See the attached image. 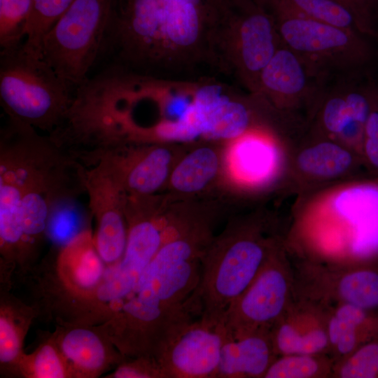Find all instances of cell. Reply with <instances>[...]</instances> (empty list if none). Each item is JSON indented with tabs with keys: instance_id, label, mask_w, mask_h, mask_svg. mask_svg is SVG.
<instances>
[{
	"instance_id": "cell-23",
	"label": "cell",
	"mask_w": 378,
	"mask_h": 378,
	"mask_svg": "<svg viewBox=\"0 0 378 378\" xmlns=\"http://www.w3.org/2000/svg\"><path fill=\"white\" fill-rule=\"evenodd\" d=\"M334 292L341 303L362 309L378 306V273L369 270L346 272L339 276Z\"/></svg>"
},
{
	"instance_id": "cell-16",
	"label": "cell",
	"mask_w": 378,
	"mask_h": 378,
	"mask_svg": "<svg viewBox=\"0 0 378 378\" xmlns=\"http://www.w3.org/2000/svg\"><path fill=\"white\" fill-rule=\"evenodd\" d=\"M221 167L222 150L210 144L199 146L179 158L166 188L177 196L197 194L216 179Z\"/></svg>"
},
{
	"instance_id": "cell-22",
	"label": "cell",
	"mask_w": 378,
	"mask_h": 378,
	"mask_svg": "<svg viewBox=\"0 0 378 378\" xmlns=\"http://www.w3.org/2000/svg\"><path fill=\"white\" fill-rule=\"evenodd\" d=\"M64 356L77 368L88 372L99 370L106 359L105 349L93 332L77 328L67 332L61 342Z\"/></svg>"
},
{
	"instance_id": "cell-30",
	"label": "cell",
	"mask_w": 378,
	"mask_h": 378,
	"mask_svg": "<svg viewBox=\"0 0 378 378\" xmlns=\"http://www.w3.org/2000/svg\"><path fill=\"white\" fill-rule=\"evenodd\" d=\"M353 16L358 30L378 42L375 0H333Z\"/></svg>"
},
{
	"instance_id": "cell-14",
	"label": "cell",
	"mask_w": 378,
	"mask_h": 378,
	"mask_svg": "<svg viewBox=\"0 0 378 378\" xmlns=\"http://www.w3.org/2000/svg\"><path fill=\"white\" fill-rule=\"evenodd\" d=\"M314 76L302 59L283 43L262 71L257 95L281 114L306 121L321 92ZM307 122V121H306Z\"/></svg>"
},
{
	"instance_id": "cell-7",
	"label": "cell",
	"mask_w": 378,
	"mask_h": 378,
	"mask_svg": "<svg viewBox=\"0 0 378 378\" xmlns=\"http://www.w3.org/2000/svg\"><path fill=\"white\" fill-rule=\"evenodd\" d=\"M284 154L283 193L290 196L370 177L357 151L308 125L284 142Z\"/></svg>"
},
{
	"instance_id": "cell-4",
	"label": "cell",
	"mask_w": 378,
	"mask_h": 378,
	"mask_svg": "<svg viewBox=\"0 0 378 378\" xmlns=\"http://www.w3.org/2000/svg\"><path fill=\"white\" fill-rule=\"evenodd\" d=\"M262 6L272 15L282 43L318 79L331 72L348 74L374 70L378 49L374 39L356 29L314 20L280 7Z\"/></svg>"
},
{
	"instance_id": "cell-11",
	"label": "cell",
	"mask_w": 378,
	"mask_h": 378,
	"mask_svg": "<svg viewBox=\"0 0 378 378\" xmlns=\"http://www.w3.org/2000/svg\"><path fill=\"white\" fill-rule=\"evenodd\" d=\"M226 143L222 150L221 172L231 182L248 192H283L284 141L279 134L266 129H253Z\"/></svg>"
},
{
	"instance_id": "cell-9",
	"label": "cell",
	"mask_w": 378,
	"mask_h": 378,
	"mask_svg": "<svg viewBox=\"0 0 378 378\" xmlns=\"http://www.w3.org/2000/svg\"><path fill=\"white\" fill-rule=\"evenodd\" d=\"M377 92L374 70L349 74L333 88L321 91L308 115L307 125L360 154L365 125Z\"/></svg>"
},
{
	"instance_id": "cell-26",
	"label": "cell",
	"mask_w": 378,
	"mask_h": 378,
	"mask_svg": "<svg viewBox=\"0 0 378 378\" xmlns=\"http://www.w3.org/2000/svg\"><path fill=\"white\" fill-rule=\"evenodd\" d=\"M33 0H0L1 49L14 47L24 40Z\"/></svg>"
},
{
	"instance_id": "cell-12",
	"label": "cell",
	"mask_w": 378,
	"mask_h": 378,
	"mask_svg": "<svg viewBox=\"0 0 378 378\" xmlns=\"http://www.w3.org/2000/svg\"><path fill=\"white\" fill-rule=\"evenodd\" d=\"M96 160L111 171L127 195H153L165 188L181 153L169 143L153 142L127 148L120 142L99 147Z\"/></svg>"
},
{
	"instance_id": "cell-32",
	"label": "cell",
	"mask_w": 378,
	"mask_h": 378,
	"mask_svg": "<svg viewBox=\"0 0 378 378\" xmlns=\"http://www.w3.org/2000/svg\"><path fill=\"white\" fill-rule=\"evenodd\" d=\"M118 378H167L161 365L153 356H144L137 360L120 366L115 373Z\"/></svg>"
},
{
	"instance_id": "cell-34",
	"label": "cell",
	"mask_w": 378,
	"mask_h": 378,
	"mask_svg": "<svg viewBox=\"0 0 378 378\" xmlns=\"http://www.w3.org/2000/svg\"><path fill=\"white\" fill-rule=\"evenodd\" d=\"M375 8H376V21L377 26L378 29V0H375Z\"/></svg>"
},
{
	"instance_id": "cell-3",
	"label": "cell",
	"mask_w": 378,
	"mask_h": 378,
	"mask_svg": "<svg viewBox=\"0 0 378 378\" xmlns=\"http://www.w3.org/2000/svg\"><path fill=\"white\" fill-rule=\"evenodd\" d=\"M73 90L24 41L1 49L0 101L8 118L52 133L68 114Z\"/></svg>"
},
{
	"instance_id": "cell-5",
	"label": "cell",
	"mask_w": 378,
	"mask_h": 378,
	"mask_svg": "<svg viewBox=\"0 0 378 378\" xmlns=\"http://www.w3.org/2000/svg\"><path fill=\"white\" fill-rule=\"evenodd\" d=\"M272 15L256 0H228L216 48L223 73L256 94L260 74L281 45Z\"/></svg>"
},
{
	"instance_id": "cell-29",
	"label": "cell",
	"mask_w": 378,
	"mask_h": 378,
	"mask_svg": "<svg viewBox=\"0 0 378 378\" xmlns=\"http://www.w3.org/2000/svg\"><path fill=\"white\" fill-rule=\"evenodd\" d=\"M360 154L370 176L378 178V92L365 125Z\"/></svg>"
},
{
	"instance_id": "cell-6",
	"label": "cell",
	"mask_w": 378,
	"mask_h": 378,
	"mask_svg": "<svg viewBox=\"0 0 378 378\" xmlns=\"http://www.w3.org/2000/svg\"><path fill=\"white\" fill-rule=\"evenodd\" d=\"M114 2L74 0L43 39V58L75 90L102 55Z\"/></svg>"
},
{
	"instance_id": "cell-13",
	"label": "cell",
	"mask_w": 378,
	"mask_h": 378,
	"mask_svg": "<svg viewBox=\"0 0 378 378\" xmlns=\"http://www.w3.org/2000/svg\"><path fill=\"white\" fill-rule=\"evenodd\" d=\"M226 337L224 323L200 318L182 326L154 357L167 378H216Z\"/></svg>"
},
{
	"instance_id": "cell-2",
	"label": "cell",
	"mask_w": 378,
	"mask_h": 378,
	"mask_svg": "<svg viewBox=\"0 0 378 378\" xmlns=\"http://www.w3.org/2000/svg\"><path fill=\"white\" fill-rule=\"evenodd\" d=\"M271 223L261 213L250 214L230 222L219 236L212 238L202 257L195 294L201 318L224 323L229 306L283 246L276 234H270Z\"/></svg>"
},
{
	"instance_id": "cell-28",
	"label": "cell",
	"mask_w": 378,
	"mask_h": 378,
	"mask_svg": "<svg viewBox=\"0 0 378 378\" xmlns=\"http://www.w3.org/2000/svg\"><path fill=\"white\" fill-rule=\"evenodd\" d=\"M103 262L96 248H84L73 265L72 277L76 286L83 289L96 286L104 275Z\"/></svg>"
},
{
	"instance_id": "cell-20",
	"label": "cell",
	"mask_w": 378,
	"mask_h": 378,
	"mask_svg": "<svg viewBox=\"0 0 378 378\" xmlns=\"http://www.w3.org/2000/svg\"><path fill=\"white\" fill-rule=\"evenodd\" d=\"M256 1L262 5L280 7L314 20L340 27L358 30L351 14L333 0Z\"/></svg>"
},
{
	"instance_id": "cell-24",
	"label": "cell",
	"mask_w": 378,
	"mask_h": 378,
	"mask_svg": "<svg viewBox=\"0 0 378 378\" xmlns=\"http://www.w3.org/2000/svg\"><path fill=\"white\" fill-rule=\"evenodd\" d=\"M74 0H33L24 40V46L41 55L45 35L69 7Z\"/></svg>"
},
{
	"instance_id": "cell-27",
	"label": "cell",
	"mask_w": 378,
	"mask_h": 378,
	"mask_svg": "<svg viewBox=\"0 0 378 378\" xmlns=\"http://www.w3.org/2000/svg\"><path fill=\"white\" fill-rule=\"evenodd\" d=\"M333 374L340 378H372L378 375V344H369L338 361Z\"/></svg>"
},
{
	"instance_id": "cell-15",
	"label": "cell",
	"mask_w": 378,
	"mask_h": 378,
	"mask_svg": "<svg viewBox=\"0 0 378 378\" xmlns=\"http://www.w3.org/2000/svg\"><path fill=\"white\" fill-rule=\"evenodd\" d=\"M270 330H258L237 337L227 336L216 378H264L277 358Z\"/></svg>"
},
{
	"instance_id": "cell-33",
	"label": "cell",
	"mask_w": 378,
	"mask_h": 378,
	"mask_svg": "<svg viewBox=\"0 0 378 378\" xmlns=\"http://www.w3.org/2000/svg\"><path fill=\"white\" fill-rule=\"evenodd\" d=\"M20 337L13 323L5 316L0 318V360L6 363L14 360L20 353Z\"/></svg>"
},
{
	"instance_id": "cell-18",
	"label": "cell",
	"mask_w": 378,
	"mask_h": 378,
	"mask_svg": "<svg viewBox=\"0 0 378 378\" xmlns=\"http://www.w3.org/2000/svg\"><path fill=\"white\" fill-rule=\"evenodd\" d=\"M78 189L84 187H69L55 196L51 202L46 231L57 244L66 245L74 241L85 225L88 214L76 199Z\"/></svg>"
},
{
	"instance_id": "cell-17",
	"label": "cell",
	"mask_w": 378,
	"mask_h": 378,
	"mask_svg": "<svg viewBox=\"0 0 378 378\" xmlns=\"http://www.w3.org/2000/svg\"><path fill=\"white\" fill-rule=\"evenodd\" d=\"M270 337L276 356L318 354L329 348L326 326L301 325L286 314L272 326Z\"/></svg>"
},
{
	"instance_id": "cell-8",
	"label": "cell",
	"mask_w": 378,
	"mask_h": 378,
	"mask_svg": "<svg viewBox=\"0 0 378 378\" xmlns=\"http://www.w3.org/2000/svg\"><path fill=\"white\" fill-rule=\"evenodd\" d=\"M165 201L157 195H127L125 214L128 226L124 255L98 288L100 300L117 302L134 288L141 274L166 238L173 217Z\"/></svg>"
},
{
	"instance_id": "cell-31",
	"label": "cell",
	"mask_w": 378,
	"mask_h": 378,
	"mask_svg": "<svg viewBox=\"0 0 378 378\" xmlns=\"http://www.w3.org/2000/svg\"><path fill=\"white\" fill-rule=\"evenodd\" d=\"M32 372L38 378H61L66 374L62 360L50 344L37 351L32 362Z\"/></svg>"
},
{
	"instance_id": "cell-19",
	"label": "cell",
	"mask_w": 378,
	"mask_h": 378,
	"mask_svg": "<svg viewBox=\"0 0 378 378\" xmlns=\"http://www.w3.org/2000/svg\"><path fill=\"white\" fill-rule=\"evenodd\" d=\"M366 319L364 309L340 303L326 323L329 348L340 358L356 350L358 330Z\"/></svg>"
},
{
	"instance_id": "cell-1",
	"label": "cell",
	"mask_w": 378,
	"mask_h": 378,
	"mask_svg": "<svg viewBox=\"0 0 378 378\" xmlns=\"http://www.w3.org/2000/svg\"><path fill=\"white\" fill-rule=\"evenodd\" d=\"M228 0H115L102 55L144 75L190 80L223 72L216 49Z\"/></svg>"
},
{
	"instance_id": "cell-25",
	"label": "cell",
	"mask_w": 378,
	"mask_h": 378,
	"mask_svg": "<svg viewBox=\"0 0 378 378\" xmlns=\"http://www.w3.org/2000/svg\"><path fill=\"white\" fill-rule=\"evenodd\" d=\"M318 354H290L276 358L264 378L324 377L333 371L334 365Z\"/></svg>"
},
{
	"instance_id": "cell-21",
	"label": "cell",
	"mask_w": 378,
	"mask_h": 378,
	"mask_svg": "<svg viewBox=\"0 0 378 378\" xmlns=\"http://www.w3.org/2000/svg\"><path fill=\"white\" fill-rule=\"evenodd\" d=\"M21 193L9 172L0 167V235L1 246L23 239L20 222Z\"/></svg>"
},
{
	"instance_id": "cell-10",
	"label": "cell",
	"mask_w": 378,
	"mask_h": 378,
	"mask_svg": "<svg viewBox=\"0 0 378 378\" xmlns=\"http://www.w3.org/2000/svg\"><path fill=\"white\" fill-rule=\"evenodd\" d=\"M290 294V280L282 246L227 308L224 317L227 336L270 330L288 309Z\"/></svg>"
}]
</instances>
